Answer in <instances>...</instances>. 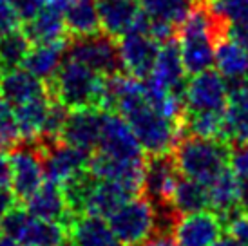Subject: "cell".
I'll return each instance as SVG.
<instances>
[{"label":"cell","instance_id":"obj_1","mask_svg":"<svg viewBox=\"0 0 248 246\" xmlns=\"http://www.w3.org/2000/svg\"><path fill=\"white\" fill-rule=\"evenodd\" d=\"M232 145L223 139L183 134L174 145L172 156L183 178L210 184L230 165Z\"/></svg>","mask_w":248,"mask_h":246},{"label":"cell","instance_id":"obj_2","mask_svg":"<svg viewBox=\"0 0 248 246\" xmlns=\"http://www.w3.org/2000/svg\"><path fill=\"white\" fill-rule=\"evenodd\" d=\"M105 76L69 56H65L56 76L47 83L51 98L62 102L67 109L105 107Z\"/></svg>","mask_w":248,"mask_h":246},{"label":"cell","instance_id":"obj_3","mask_svg":"<svg viewBox=\"0 0 248 246\" xmlns=\"http://www.w3.org/2000/svg\"><path fill=\"white\" fill-rule=\"evenodd\" d=\"M65 56L87 65L105 78L124 73L118 40L104 31L85 36H69Z\"/></svg>","mask_w":248,"mask_h":246},{"label":"cell","instance_id":"obj_4","mask_svg":"<svg viewBox=\"0 0 248 246\" xmlns=\"http://www.w3.org/2000/svg\"><path fill=\"white\" fill-rule=\"evenodd\" d=\"M0 233L18 241L22 246H60L67 241V228L62 223L38 219L24 208L15 206L0 223Z\"/></svg>","mask_w":248,"mask_h":246},{"label":"cell","instance_id":"obj_5","mask_svg":"<svg viewBox=\"0 0 248 246\" xmlns=\"http://www.w3.org/2000/svg\"><path fill=\"white\" fill-rule=\"evenodd\" d=\"M110 228L124 246H134L154 235L156 219L151 199L140 194L116 208L109 217Z\"/></svg>","mask_w":248,"mask_h":246},{"label":"cell","instance_id":"obj_6","mask_svg":"<svg viewBox=\"0 0 248 246\" xmlns=\"http://www.w3.org/2000/svg\"><path fill=\"white\" fill-rule=\"evenodd\" d=\"M40 149L42 165L46 181L63 184L65 181L80 176L89 169L91 152L82 151L78 147L63 143L60 139L55 141H35Z\"/></svg>","mask_w":248,"mask_h":246},{"label":"cell","instance_id":"obj_7","mask_svg":"<svg viewBox=\"0 0 248 246\" xmlns=\"http://www.w3.org/2000/svg\"><path fill=\"white\" fill-rule=\"evenodd\" d=\"M11 165V188L16 199L26 201L31 198L46 181L40 149L35 141H22L9 152Z\"/></svg>","mask_w":248,"mask_h":246},{"label":"cell","instance_id":"obj_8","mask_svg":"<svg viewBox=\"0 0 248 246\" xmlns=\"http://www.w3.org/2000/svg\"><path fill=\"white\" fill-rule=\"evenodd\" d=\"M105 114H107L105 107L69 109V114L65 118L58 139L93 154L98 149L100 138H102Z\"/></svg>","mask_w":248,"mask_h":246},{"label":"cell","instance_id":"obj_9","mask_svg":"<svg viewBox=\"0 0 248 246\" xmlns=\"http://www.w3.org/2000/svg\"><path fill=\"white\" fill-rule=\"evenodd\" d=\"M228 94L230 92L227 82L217 71H203L188 78L185 91V110L225 112Z\"/></svg>","mask_w":248,"mask_h":246},{"label":"cell","instance_id":"obj_10","mask_svg":"<svg viewBox=\"0 0 248 246\" xmlns=\"http://www.w3.org/2000/svg\"><path fill=\"white\" fill-rule=\"evenodd\" d=\"M179 170L172 152L147 154L143 165V184L141 194L152 203L170 201L174 186L179 179Z\"/></svg>","mask_w":248,"mask_h":246},{"label":"cell","instance_id":"obj_11","mask_svg":"<svg viewBox=\"0 0 248 246\" xmlns=\"http://www.w3.org/2000/svg\"><path fill=\"white\" fill-rule=\"evenodd\" d=\"M94 152H102L105 156L116 157V159H143L145 157L143 147L140 145L131 125L125 122L122 114L110 109H107L102 138Z\"/></svg>","mask_w":248,"mask_h":246},{"label":"cell","instance_id":"obj_12","mask_svg":"<svg viewBox=\"0 0 248 246\" xmlns=\"http://www.w3.org/2000/svg\"><path fill=\"white\" fill-rule=\"evenodd\" d=\"M118 47L124 73L138 80H147L151 76L159 51V44L151 34L143 31H129L118 38Z\"/></svg>","mask_w":248,"mask_h":246},{"label":"cell","instance_id":"obj_13","mask_svg":"<svg viewBox=\"0 0 248 246\" xmlns=\"http://www.w3.org/2000/svg\"><path fill=\"white\" fill-rule=\"evenodd\" d=\"M149 80L161 89H165L167 92L174 94L176 98L185 100L188 75L183 67L179 40H176V36L159 46L156 63H154V69H152Z\"/></svg>","mask_w":248,"mask_h":246},{"label":"cell","instance_id":"obj_14","mask_svg":"<svg viewBox=\"0 0 248 246\" xmlns=\"http://www.w3.org/2000/svg\"><path fill=\"white\" fill-rule=\"evenodd\" d=\"M225 225L212 210L179 215L174 226V239L179 246H212L223 235Z\"/></svg>","mask_w":248,"mask_h":246},{"label":"cell","instance_id":"obj_15","mask_svg":"<svg viewBox=\"0 0 248 246\" xmlns=\"http://www.w3.org/2000/svg\"><path fill=\"white\" fill-rule=\"evenodd\" d=\"M136 196H140V194L131 190L129 186L118 183V181H112V179L96 178L93 174L85 199H83L82 214H94V215L109 217L116 208H120L124 203H127L129 199L136 198Z\"/></svg>","mask_w":248,"mask_h":246},{"label":"cell","instance_id":"obj_16","mask_svg":"<svg viewBox=\"0 0 248 246\" xmlns=\"http://www.w3.org/2000/svg\"><path fill=\"white\" fill-rule=\"evenodd\" d=\"M24 203H26V210L31 215L46 219V221L62 223L65 228L75 217V214L71 212L69 205H67L62 184L53 183V181H44L40 188Z\"/></svg>","mask_w":248,"mask_h":246},{"label":"cell","instance_id":"obj_17","mask_svg":"<svg viewBox=\"0 0 248 246\" xmlns=\"http://www.w3.org/2000/svg\"><path fill=\"white\" fill-rule=\"evenodd\" d=\"M210 210L219 215L223 225L227 226L239 212V176L228 165L212 183L207 184Z\"/></svg>","mask_w":248,"mask_h":246},{"label":"cell","instance_id":"obj_18","mask_svg":"<svg viewBox=\"0 0 248 246\" xmlns=\"http://www.w3.org/2000/svg\"><path fill=\"white\" fill-rule=\"evenodd\" d=\"M69 241L75 246H124L112 232L107 217L78 214L67 226Z\"/></svg>","mask_w":248,"mask_h":246},{"label":"cell","instance_id":"obj_19","mask_svg":"<svg viewBox=\"0 0 248 246\" xmlns=\"http://www.w3.org/2000/svg\"><path fill=\"white\" fill-rule=\"evenodd\" d=\"M44 94H49L47 83L29 73L26 67L9 69L0 75V98L13 107Z\"/></svg>","mask_w":248,"mask_h":246},{"label":"cell","instance_id":"obj_20","mask_svg":"<svg viewBox=\"0 0 248 246\" xmlns=\"http://www.w3.org/2000/svg\"><path fill=\"white\" fill-rule=\"evenodd\" d=\"M102 31L120 38L134 29L141 16L138 0H96Z\"/></svg>","mask_w":248,"mask_h":246},{"label":"cell","instance_id":"obj_21","mask_svg":"<svg viewBox=\"0 0 248 246\" xmlns=\"http://www.w3.org/2000/svg\"><path fill=\"white\" fill-rule=\"evenodd\" d=\"M216 69L227 82L228 92L245 85L248 76V51L230 36H225L216 46Z\"/></svg>","mask_w":248,"mask_h":246},{"label":"cell","instance_id":"obj_22","mask_svg":"<svg viewBox=\"0 0 248 246\" xmlns=\"http://www.w3.org/2000/svg\"><path fill=\"white\" fill-rule=\"evenodd\" d=\"M67 38L47 42V44H33V47L29 51L22 67H26L29 73H33L36 78H40L42 82L49 83L56 76L62 62L65 60Z\"/></svg>","mask_w":248,"mask_h":246},{"label":"cell","instance_id":"obj_23","mask_svg":"<svg viewBox=\"0 0 248 246\" xmlns=\"http://www.w3.org/2000/svg\"><path fill=\"white\" fill-rule=\"evenodd\" d=\"M225 141L230 145L248 141V87L241 85L230 91L223 112Z\"/></svg>","mask_w":248,"mask_h":246},{"label":"cell","instance_id":"obj_24","mask_svg":"<svg viewBox=\"0 0 248 246\" xmlns=\"http://www.w3.org/2000/svg\"><path fill=\"white\" fill-rule=\"evenodd\" d=\"M63 18L69 36H85L102 31L96 0H67Z\"/></svg>","mask_w":248,"mask_h":246},{"label":"cell","instance_id":"obj_25","mask_svg":"<svg viewBox=\"0 0 248 246\" xmlns=\"http://www.w3.org/2000/svg\"><path fill=\"white\" fill-rule=\"evenodd\" d=\"M49 105H51V94H44L15 107L22 141H36L40 138L46 118H47Z\"/></svg>","mask_w":248,"mask_h":246},{"label":"cell","instance_id":"obj_26","mask_svg":"<svg viewBox=\"0 0 248 246\" xmlns=\"http://www.w3.org/2000/svg\"><path fill=\"white\" fill-rule=\"evenodd\" d=\"M170 203L181 215L201 212V210H210L207 184L179 176L178 183L174 186Z\"/></svg>","mask_w":248,"mask_h":246},{"label":"cell","instance_id":"obj_27","mask_svg":"<svg viewBox=\"0 0 248 246\" xmlns=\"http://www.w3.org/2000/svg\"><path fill=\"white\" fill-rule=\"evenodd\" d=\"M183 134L212 138L225 141V118L223 112H205V110H185L183 116Z\"/></svg>","mask_w":248,"mask_h":246},{"label":"cell","instance_id":"obj_28","mask_svg":"<svg viewBox=\"0 0 248 246\" xmlns=\"http://www.w3.org/2000/svg\"><path fill=\"white\" fill-rule=\"evenodd\" d=\"M140 7L151 20L167 22L179 28L190 13L196 0H138Z\"/></svg>","mask_w":248,"mask_h":246},{"label":"cell","instance_id":"obj_29","mask_svg":"<svg viewBox=\"0 0 248 246\" xmlns=\"http://www.w3.org/2000/svg\"><path fill=\"white\" fill-rule=\"evenodd\" d=\"M31 47H33V44L22 29H13L9 33L0 34V65H2V71L22 67Z\"/></svg>","mask_w":248,"mask_h":246},{"label":"cell","instance_id":"obj_30","mask_svg":"<svg viewBox=\"0 0 248 246\" xmlns=\"http://www.w3.org/2000/svg\"><path fill=\"white\" fill-rule=\"evenodd\" d=\"M22 143L20 127L16 122L15 107L0 98V151H13Z\"/></svg>","mask_w":248,"mask_h":246},{"label":"cell","instance_id":"obj_31","mask_svg":"<svg viewBox=\"0 0 248 246\" xmlns=\"http://www.w3.org/2000/svg\"><path fill=\"white\" fill-rule=\"evenodd\" d=\"M210 6L228 26L248 18V0H212Z\"/></svg>","mask_w":248,"mask_h":246},{"label":"cell","instance_id":"obj_32","mask_svg":"<svg viewBox=\"0 0 248 246\" xmlns=\"http://www.w3.org/2000/svg\"><path fill=\"white\" fill-rule=\"evenodd\" d=\"M230 167L239 178H248V141L232 145Z\"/></svg>","mask_w":248,"mask_h":246},{"label":"cell","instance_id":"obj_33","mask_svg":"<svg viewBox=\"0 0 248 246\" xmlns=\"http://www.w3.org/2000/svg\"><path fill=\"white\" fill-rule=\"evenodd\" d=\"M9 4L15 9V13L18 15L22 24H26L31 18H35L38 11L47 4V0H9Z\"/></svg>","mask_w":248,"mask_h":246},{"label":"cell","instance_id":"obj_34","mask_svg":"<svg viewBox=\"0 0 248 246\" xmlns=\"http://www.w3.org/2000/svg\"><path fill=\"white\" fill-rule=\"evenodd\" d=\"M225 230H228L230 235H234L235 239H239L241 243L248 246V212H239L227 226Z\"/></svg>","mask_w":248,"mask_h":246},{"label":"cell","instance_id":"obj_35","mask_svg":"<svg viewBox=\"0 0 248 246\" xmlns=\"http://www.w3.org/2000/svg\"><path fill=\"white\" fill-rule=\"evenodd\" d=\"M228 36L248 51V18L228 26Z\"/></svg>","mask_w":248,"mask_h":246},{"label":"cell","instance_id":"obj_36","mask_svg":"<svg viewBox=\"0 0 248 246\" xmlns=\"http://www.w3.org/2000/svg\"><path fill=\"white\" fill-rule=\"evenodd\" d=\"M16 206V196L11 186H0V223Z\"/></svg>","mask_w":248,"mask_h":246},{"label":"cell","instance_id":"obj_37","mask_svg":"<svg viewBox=\"0 0 248 246\" xmlns=\"http://www.w3.org/2000/svg\"><path fill=\"white\" fill-rule=\"evenodd\" d=\"M134 246H179L170 233H154L149 239L141 241Z\"/></svg>","mask_w":248,"mask_h":246},{"label":"cell","instance_id":"obj_38","mask_svg":"<svg viewBox=\"0 0 248 246\" xmlns=\"http://www.w3.org/2000/svg\"><path fill=\"white\" fill-rule=\"evenodd\" d=\"M0 186H11V165L9 157L4 156L0 151Z\"/></svg>","mask_w":248,"mask_h":246},{"label":"cell","instance_id":"obj_39","mask_svg":"<svg viewBox=\"0 0 248 246\" xmlns=\"http://www.w3.org/2000/svg\"><path fill=\"white\" fill-rule=\"evenodd\" d=\"M239 206L248 212V178H239Z\"/></svg>","mask_w":248,"mask_h":246},{"label":"cell","instance_id":"obj_40","mask_svg":"<svg viewBox=\"0 0 248 246\" xmlns=\"http://www.w3.org/2000/svg\"><path fill=\"white\" fill-rule=\"evenodd\" d=\"M212 246H247L239 239H235L234 235H227V237H219Z\"/></svg>","mask_w":248,"mask_h":246},{"label":"cell","instance_id":"obj_41","mask_svg":"<svg viewBox=\"0 0 248 246\" xmlns=\"http://www.w3.org/2000/svg\"><path fill=\"white\" fill-rule=\"evenodd\" d=\"M0 246H22L18 241H15V239H11V237H7V235H0Z\"/></svg>","mask_w":248,"mask_h":246},{"label":"cell","instance_id":"obj_42","mask_svg":"<svg viewBox=\"0 0 248 246\" xmlns=\"http://www.w3.org/2000/svg\"><path fill=\"white\" fill-rule=\"evenodd\" d=\"M245 85H247V87H248V76H247V80H245Z\"/></svg>","mask_w":248,"mask_h":246},{"label":"cell","instance_id":"obj_43","mask_svg":"<svg viewBox=\"0 0 248 246\" xmlns=\"http://www.w3.org/2000/svg\"><path fill=\"white\" fill-rule=\"evenodd\" d=\"M2 73H4V71H2V65H0V75H2Z\"/></svg>","mask_w":248,"mask_h":246},{"label":"cell","instance_id":"obj_44","mask_svg":"<svg viewBox=\"0 0 248 246\" xmlns=\"http://www.w3.org/2000/svg\"><path fill=\"white\" fill-rule=\"evenodd\" d=\"M205 2H212V0H205Z\"/></svg>","mask_w":248,"mask_h":246}]
</instances>
